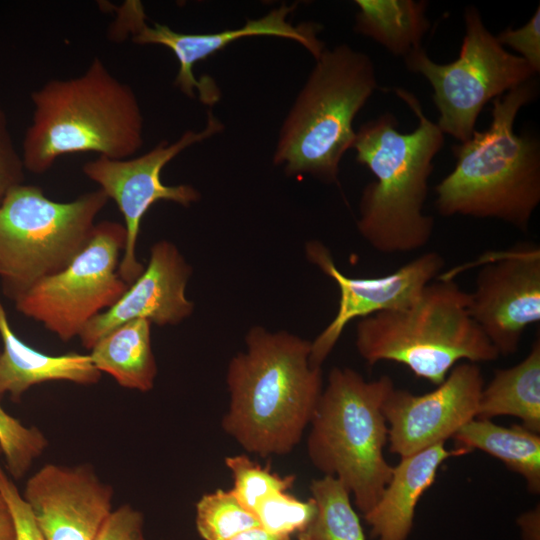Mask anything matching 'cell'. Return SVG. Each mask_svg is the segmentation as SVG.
<instances>
[{"label": "cell", "mask_w": 540, "mask_h": 540, "mask_svg": "<svg viewBox=\"0 0 540 540\" xmlns=\"http://www.w3.org/2000/svg\"><path fill=\"white\" fill-rule=\"evenodd\" d=\"M245 343L227 367L230 400L221 426L250 453L286 455L310 424L322 369L310 364L311 341L290 332L256 325Z\"/></svg>", "instance_id": "1"}, {"label": "cell", "mask_w": 540, "mask_h": 540, "mask_svg": "<svg viewBox=\"0 0 540 540\" xmlns=\"http://www.w3.org/2000/svg\"><path fill=\"white\" fill-rule=\"evenodd\" d=\"M395 94L417 117V127L401 132L397 118L385 112L359 127L352 147L356 161L374 175L360 197L357 229L383 254L415 251L430 241L434 219L423 208L433 159L444 145V134L418 98L403 88Z\"/></svg>", "instance_id": "2"}, {"label": "cell", "mask_w": 540, "mask_h": 540, "mask_svg": "<svg viewBox=\"0 0 540 540\" xmlns=\"http://www.w3.org/2000/svg\"><path fill=\"white\" fill-rule=\"evenodd\" d=\"M535 78L492 100L488 128L452 146L455 166L435 187L444 217L490 218L526 231L540 203V142L514 130L538 95Z\"/></svg>", "instance_id": "3"}, {"label": "cell", "mask_w": 540, "mask_h": 540, "mask_svg": "<svg viewBox=\"0 0 540 540\" xmlns=\"http://www.w3.org/2000/svg\"><path fill=\"white\" fill-rule=\"evenodd\" d=\"M31 101L21 152L31 173H45L66 154L95 152L119 160L143 145L144 119L134 90L97 57L76 77L48 81Z\"/></svg>", "instance_id": "4"}, {"label": "cell", "mask_w": 540, "mask_h": 540, "mask_svg": "<svg viewBox=\"0 0 540 540\" xmlns=\"http://www.w3.org/2000/svg\"><path fill=\"white\" fill-rule=\"evenodd\" d=\"M377 87L369 55L347 43L325 48L281 124L273 164L288 176L336 183L355 142L354 119Z\"/></svg>", "instance_id": "5"}, {"label": "cell", "mask_w": 540, "mask_h": 540, "mask_svg": "<svg viewBox=\"0 0 540 540\" xmlns=\"http://www.w3.org/2000/svg\"><path fill=\"white\" fill-rule=\"evenodd\" d=\"M469 305V292L450 278H438L409 307L360 319L356 349L370 366L393 361L439 385L461 360L490 362L500 356Z\"/></svg>", "instance_id": "6"}, {"label": "cell", "mask_w": 540, "mask_h": 540, "mask_svg": "<svg viewBox=\"0 0 540 540\" xmlns=\"http://www.w3.org/2000/svg\"><path fill=\"white\" fill-rule=\"evenodd\" d=\"M394 387L387 375L367 381L351 368L334 367L310 421L311 463L338 479L363 515L377 503L392 474L384 456L388 424L383 404Z\"/></svg>", "instance_id": "7"}, {"label": "cell", "mask_w": 540, "mask_h": 540, "mask_svg": "<svg viewBox=\"0 0 540 540\" xmlns=\"http://www.w3.org/2000/svg\"><path fill=\"white\" fill-rule=\"evenodd\" d=\"M108 201L97 189L69 202L49 199L34 185L11 188L0 203V277L15 300L61 271L86 247Z\"/></svg>", "instance_id": "8"}, {"label": "cell", "mask_w": 540, "mask_h": 540, "mask_svg": "<svg viewBox=\"0 0 540 540\" xmlns=\"http://www.w3.org/2000/svg\"><path fill=\"white\" fill-rule=\"evenodd\" d=\"M464 26L459 56L454 61L438 64L423 47L404 58L407 69L422 75L432 87L439 113L437 126L459 143L473 135L477 119L489 101L537 74L524 59L498 42L476 7L465 8Z\"/></svg>", "instance_id": "9"}, {"label": "cell", "mask_w": 540, "mask_h": 540, "mask_svg": "<svg viewBox=\"0 0 540 540\" xmlns=\"http://www.w3.org/2000/svg\"><path fill=\"white\" fill-rule=\"evenodd\" d=\"M126 231L115 221L96 223L86 247L59 272L34 283L14 301L16 309L67 342L114 305L128 284L120 277Z\"/></svg>", "instance_id": "10"}, {"label": "cell", "mask_w": 540, "mask_h": 540, "mask_svg": "<svg viewBox=\"0 0 540 540\" xmlns=\"http://www.w3.org/2000/svg\"><path fill=\"white\" fill-rule=\"evenodd\" d=\"M297 5L282 3L259 18L248 19L237 28L213 33H183L157 22L148 25L141 2L128 0L116 8V19L110 34L115 40L130 36L137 45H161L171 50L179 64L174 86L189 98H195V91L198 90L200 101L211 106L220 99V91L212 78L196 79L193 68L197 62L232 42L245 37L272 36L297 42L314 59L322 53L326 46L318 37L323 29L319 23L304 21L294 25L289 21Z\"/></svg>", "instance_id": "11"}, {"label": "cell", "mask_w": 540, "mask_h": 540, "mask_svg": "<svg viewBox=\"0 0 540 540\" xmlns=\"http://www.w3.org/2000/svg\"><path fill=\"white\" fill-rule=\"evenodd\" d=\"M223 128L222 122L209 111L202 130H188L174 143L162 140L138 157L116 160L98 156L83 164V173L117 204L124 218L126 240L118 273L128 285L145 268L136 257V245L141 221L149 208L160 200L188 207L201 197L191 185L164 184L162 169L186 148L222 132Z\"/></svg>", "instance_id": "12"}, {"label": "cell", "mask_w": 540, "mask_h": 540, "mask_svg": "<svg viewBox=\"0 0 540 540\" xmlns=\"http://www.w3.org/2000/svg\"><path fill=\"white\" fill-rule=\"evenodd\" d=\"M469 312L499 355L517 352L526 328L540 321V248L520 243L478 271Z\"/></svg>", "instance_id": "13"}, {"label": "cell", "mask_w": 540, "mask_h": 540, "mask_svg": "<svg viewBox=\"0 0 540 540\" xmlns=\"http://www.w3.org/2000/svg\"><path fill=\"white\" fill-rule=\"evenodd\" d=\"M305 253L308 261L335 281L339 288L336 315L311 341L309 360L314 367H321L349 322L375 313L409 307L424 288L438 277L445 264L441 254L429 251L387 275L350 277L337 268L330 250L322 242H307Z\"/></svg>", "instance_id": "14"}, {"label": "cell", "mask_w": 540, "mask_h": 540, "mask_svg": "<svg viewBox=\"0 0 540 540\" xmlns=\"http://www.w3.org/2000/svg\"><path fill=\"white\" fill-rule=\"evenodd\" d=\"M484 378L477 363L455 365L431 392L393 388L383 404L389 450L400 457L445 443L476 418Z\"/></svg>", "instance_id": "15"}, {"label": "cell", "mask_w": 540, "mask_h": 540, "mask_svg": "<svg viewBox=\"0 0 540 540\" xmlns=\"http://www.w3.org/2000/svg\"><path fill=\"white\" fill-rule=\"evenodd\" d=\"M22 497L44 540H94L112 511L113 489L91 466L46 464Z\"/></svg>", "instance_id": "16"}, {"label": "cell", "mask_w": 540, "mask_h": 540, "mask_svg": "<svg viewBox=\"0 0 540 540\" xmlns=\"http://www.w3.org/2000/svg\"><path fill=\"white\" fill-rule=\"evenodd\" d=\"M191 273V266L176 245L167 240L153 244L141 275L114 305L86 324L79 336L82 346L91 349L116 327L134 319L166 326L189 318L194 304L185 292Z\"/></svg>", "instance_id": "17"}, {"label": "cell", "mask_w": 540, "mask_h": 540, "mask_svg": "<svg viewBox=\"0 0 540 540\" xmlns=\"http://www.w3.org/2000/svg\"><path fill=\"white\" fill-rule=\"evenodd\" d=\"M468 452L461 448L448 450L440 443L409 456L401 457L380 498L364 514L371 527V537L377 540H407L416 506L435 481L438 469L447 459Z\"/></svg>", "instance_id": "18"}, {"label": "cell", "mask_w": 540, "mask_h": 540, "mask_svg": "<svg viewBox=\"0 0 540 540\" xmlns=\"http://www.w3.org/2000/svg\"><path fill=\"white\" fill-rule=\"evenodd\" d=\"M0 399L8 394L13 401L33 385L49 381H69L80 385L96 384L101 372L90 356L75 352L48 355L25 344L16 336L0 302Z\"/></svg>", "instance_id": "19"}, {"label": "cell", "mask_w": 540, "mask_h": 540, "mask_svg": "<svg viewBox=\"0 0 540 540\" xmlns=\"http://www.w3.org/2000/svg\"><path fill=\"white\" fill-rule=\"evenodd\" d=\"M151 325L147 319H134L99 339L89 354L95 368L112 376L124 388L150 391L158 372Z\"/></svg>", "instance_id": "20"}, {"label": "cell", "mask_w": 540, "mask_h": 540, "mask_svg": "<svg viewBox=\"0 0 540 540\" xmlns=\"http://www.w3.org/2000/svg\"><path fill=\"white\" fill-rule=\"evenodd\" d=\"M513 416L522 426L540 432V340L516 365L498 369L481 392L476 418Z\"/></svg>", "instance_id": "21"}, {"label": "cell", "mask_w": 540, "mask_h": 540, "mask_svg": "<svg viewBox=\"0 0 540 540\" xmlns=\"http://www.w3.org/2000/svg\"><path fill=\"white\" fill-rule=\"evenodd\" d=\"M353 30L381 45L396 57L422 47L430 29L425 0H355Z\"/></svg>", "instance_id": "22"}, {"label": "cell", "mask_w": 540, "mask_h": 540, "mask_svg": "<svg viewBox=\"0 0 540 540\" xmlns=\"http://www.w3.org/2000/svg\"><path fill=\"white\" fill-rule=\"evenodd\" d=\"M455 448L470 453L481 450L502 461L508 469L521 475L527 489L540 492V436L523 427H504L491 420L474 418L454 436Z\"/></svg>", "instance_id": "23"}, {"label": "cell", "mask_w": 540, "mask_h": 540, "mask_svg": "<svg viewBox=\"0 0 540 540\" xmlns=\"http://www.w3.org/2000/svg\"><path fill=\"white\" fill-rule=\"evenodd\" d=\"M316 515L298 540H366L350 493L335 477L324 475L311 482Z\"/></svg>", "instance_id": "24"}, {"label": "cell", "mask_w": 540, "mask_h": 540, "mask_svg": "<svg viewBox=\"0 0 540 540\" xmlns=\"http://www.w3.org/2000/svg\"><path fill=\"white\" fill-rule=\"evenodd\" d=\"M196 528L204 540H228L236 534L260 526L231 490L206 493L196 503Z\"/></svg>", "instance_id": "25"}, {"label": "cell", "mask_w": 540, "mask_h": 540, "mask_svg": "<svg viewBox=\"0 0 540 540\" xmlns=\"http://www.w3.org/2000/svg\"><path fill=\"white\" fill-rule=\"evenodd\" d=\"M225 464L234 480L231 491L253 514L260 499L274 491H287L296 481L295 475L280 476L269 465L262 467L243 454L226 457Z\"/></svg>", "instance_id": "26"}, {"label": "cell", "mask_w": 540, "mask_h": 540, "mask_svg": "<svg viewBox=\"0 0 540 540\" xmlns=\"http://www.w3.org/2000/svg\"><path fill=\"white\" fill-rule=\"evenodd\" d=\"M47 446L38 428L23 425L0 406V449L14 479H21Z\"/></svg>", "instance_id": "27"}, {"label": "cell", "mask_w": 540, "mask_h": 540, "mask_svg": "<svg viewBox=\"0 0 540 540\" xmlns=\"http://www.w3.org/2000/svg\"><path fill=\"white\" fill-rule=\"evenodd\" d=\"M316 511L313 498L302 501L287 491H274L258 501L254 515L266 531L291 535L304 531L314 519Z\"/></svg>", "instance_id": "28"}, {"label": "cell", "mask_w": 540, "mask_h": 540, "mask_svg": "<svg viewBox=\"0 0 540 540\" xmlns=\"http://www.w3.org/2000/svg\"><path fill=\"white\" fill-rule=\"evenodd\" d=\"M498 42L515 51L536 73L540 71V6L521 27H507L496 36Z\"/></svg>", "instance_id": "29"}, {"label": "cell", "mask_w": 540, "mask_h": 540, "mask_svg": "<svg viewBox=\"0 0 540 540\" xmlns=\"http://www.w3.org/2000/svg\"><path fill=\"white\" fill-rule=\"evenodd\" d=\"M24 170L22 155L17 150L6 113L0 105V203L11 188L22 184Z\"/></svg>", "instance_id": "30"}, {"label": "cell", "mask_w": 540, "mask_h": 540, "mask_svg": "<svg viewBox=\"0 0 540 540\" xmlns=\"http://www.w3.org/2000/svg\"><path fill=\"white\" fill-rule=\"evenodd\" d=\"M0 495L5 500L11 513L17 540H44L39 531L31 510L5 472L0 470Z\"/></svg>", "instance_id": "31"}, {"label": "cell", "mask_w": 540, "mask_h": 540, "mask_svg": "<svg viewBox=\"0 0 540 540\" xmlns=\"http://www.w3.org/2000/svg\"><path fill=\"white\" fill-rule=\"evenodd\" d=\"M143 514L129 504L112 510L94 540H146Z\"/></svg>", "instance_id": "32"}, {"label": "cell", "mask_w": 540, "mask_h": 540, "mask_svg": "<svg viewBox=\"0 0 540 540\" xmlns=\"http://www.w3.org/2000/svg\"><path fill=\"white\" fill-rule=\"evenodd\" d=\"M539 522V506L520 516L518 523L522 528L524 540H539Z\"/></svg>", "instance_id": "33"}, {"label": "cell", "mask_w": 540, "mask_h": 540, "mask_svg": "<svg viewBox=\"0 0 540 540\" xmlns=\"http://www.w3.org/2000/svg\"><path fill=\"white\" fill-rule=\"evenodd\" d=\"M228 540H291L290 535L273 534L261 526L244 530Z\"/></svg>", "instance_id": "34"}, {"label": "cell", "mask_w": 540, "mask_h": 540, "mask_svg": "<svg viewBox=\"0 0 540 540\" xmlns=\"http://www.w3.org/2000/svg\"><path fill=\"white\" fill-rule=\"evenodd\" d=\"M0 540H17L14 522L9 508L0 495Z\"/></svg>", "instance_id": "35"}, {"label": "cell", "mask_w": 540, "mask_h": 540, "mask_svg": "<svg viewBox=\"0 0 540 540\" xmlns=\"http://www.w3.org/2000/svg\"><path fill=\"white\" fill-rule=\"evenodd\" d=\"M0 453H1V449H0ZM0 470H1V467H0Z\"/></svg>", "instance_id": "36"}]
</instances>
